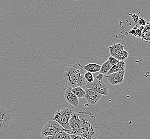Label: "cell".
I'll use <instances>...</instances> for the list:
<instances>
[{
  "label": "cell",
  "mask_w": 150,
  "mask_h": 139,
  "mask_svg": "<svg viewBox=\"0 0 150 139\" xmlns=\"http://www.w3.org/2000/svg\"><path fill=\"white\" fill-rule=\"evenodd\" d=\"M64 78L66 84L72 88L85 86L87 83L84 79L83 67L79 63L66 67Z\"/></svg>",
  "instance_id": "obj_1"
},
{
  "label": "cell",
  "mask_w": 150,
  "mask_h": 139,
  "mask_svg": "<svg viewBox=\"0 0 150 139\" xmlns=\"http://www.w3.org/2000/svg\"><path fill=\"white\" fill-rule=\"evenodd\" d=\"M78 114L82 123L83 137L87 139H97L99 132L96 116L90 111H79Z\"/></svg>",
  "instance_id": "obj_2"
},
{
  "label": "cell",
  "mask_w": 150,
  "mask_h": 139,
  "mask_svg": "<svg viewBox=\"0 0 150 139\" xmlns=\"http://www.w3.org/2000/svg\"><path fill=\"white\" fill-rule=\"evenodd\" d=\"M73 112L74 110L71 108H64L59 110L55 113L52 120L58 123L64 130H70L71 128L69 126V121Z\"/></svg>",
  "instance_id": "obj_3"
},
{
  "label": "cell",
  "mask_w": 150,
  "mask_h": 139,
  "mask_svg": "<svg viewBox=\"0 0 150 139\" xmlns=\"http://www.w3.org/2000/svg\"><path fill=\"white\" fill-rule=\"evenodd\" d=\"M69 124L71 129L64 130L70 135H76L83 136V132L82 128V123L79 118L78 112L74 111L69 121Z\"/></svg>",
  "instance_id": "obj_4"
},
{
  "label": "cell",
  "mask_w": 150,
  "mask_h": 139,
  "mask_svg": "<svg viewBox=\"0 0 150 139\" xmlns=\"http://www.w3.org/2000/svg\"><path fill=\"white\" fill-rule=\"evenodd\" d=\"M63 127L60 124L54 120L48 121L43 127L41 135L42 137L45 138L47 136L53 135L60 131L64 130Z\"/></svg>",
  "instance_id": "obj_5"
},
{
  "label": "cell",
  "mask_w": 150,
  "mask_h": 139,
  "mask_svg": "<svg viewBox=\"0 0 150 139\" xmlns=\"http://www.w3.org/2000/svg\"><path fill=\"white\" fill-rule=\"evenodd\" d=\"M84 87L85 88L93 89L96 92L103 96H106L108 95V86L103 81V80L95 78L92 82L87 83Z\"/></svg>",
  "instance_id": "obj_6"
},
{
  "label": "cell",
  "mask_w": 150,
  "mask_h": 139,
  "mask_svg": "<svg viewBox=\"0 0 150 139\" xmlns=\"http://www.w3.org/2000/svg\"><path fill=\"white\" fill-rule=\"evenodd\" d=\"M12 113L6 108L0 106V132L4 131L11 124Z\"/></svg>",
  "instance_id": "obj_7"
},
{
  "label": "cell",
  "mask_w": 150,
  "mask_h": 139,
  "mask_svg": "<svg viewBox=\"0 0 150 139\" xmlns=\"http://www.w3.org/2000/svg\"><path fill=\"white\" fill-rule=\"evenodd\" d=\"M125 73V70H122L119 72L113 73L110 74L106 75V78L108 80L110 84L113 86L121 84L123 82Z\"/></svg>",
  "instance_id": "obj_8"
},
{
  "label": "cell",
  "mask_w": 150,
  "mask_h": 139,
  "mask_svg": "<svg viewBox=\"0 0 150 139\" xmlns=\"http://www.w3.org/2000/svg\"><path fill=\"white\" fill-rule=\"evenodd\" d=\"M84 89L86 92L84 98L87 100L88 103L91 105L96 104L103 96L93 89L85 88Z\"/></svg>",
  "instance_id": "obj_9"
},
{
  "label": "cell",
  "mask_w": 150,
  "mask_h": 139,
  "mask_svg": "<svg viewBox=\"0 0 150 139\" xmlns=\"http://www.w3.org/2000/svg\"><path fill=\"white\" fill-rule=\"evenodd\" d=\"M71 88V87L67 88L64 94V99L69 105L77 107L79 105V99L75 94L72 93Z\"/></svg>",
  "instance_id": "obj_10"
},
{
  "label": "cell",
  "mask_w": 150,
  "mask_h": 139,
  "mask_svg": "<svg viewBox=\"0 0 150 139\" xmlns=\"http://www.w3.org/2000/svg\"><path fill=\"white\" fill-rule=\"evenodd\" d=\"M124 49V45L120 43H114L113 45L108 47V50L110 56L114 57L115 55L117 54L119 52Z\"/></svg>",
  "instance_id": "obj_11"
},
{
  "label": "cell",
  "mask_w": 150,
  "mask_h": 139,
  "mask_svg": "<svg viewBox=\"0 0 150 139\" xmlns=\"http://www.w3.org/2000/svg\"><path fill=\"white\" fill-rule=\"evenodd\" d=\"M125 69H126V63L125 62V61H119L117 63L112 67L110 70L106 75H108L113 73L119 72L120 71L124 70Z\"/></svg>",
  "instance_id": "obj_12"
},
{
  "label": "cell",
  "mask_w": 150,
  "mask_h": 139,
  "mask_svg": "<svg viewBox=\"0 0 150 139\" xmlns=\"http://www.w3.org/2000/svg\"><path fill=\"white\" fill-rule=\"evenodd\" d=\"M83 69L87 72H89L91 73L98 72L100 70L101 66L96 63H89L84 65Z\"/></svg>",
  "instance_id": "obj_13"
},
{
  "label": "cell",
  "mask_w": 150,
  "mask_h": 139,
  "mask_svg": "<svg viewBox=\"0 0 150 139\" xmlns=\"http://www.w3.org/2000/svg\"><path fill=\"white\" fill-rule=\"evenodd\" d=\"M45 139H71L69 134L66 133L64 130L60 131L53 135L47 136Z\"/></svg>",
  "instance_id": "obj_14"
},
{
  "label": "cell",
  "mask_w": 150,
  "mask_h": 139,
  "mask_svg": "<svg viewBox=\"0 0 150 139\" xmlns=\"http://www.w3.org/2000/svg\"><path fill=\"white\" fill-rule=\"evenodd\" d=\"M141 38L146 43H150V21L144 26Z\"/></svg>",
  "instance_id": "obj_15"
},
{
  "label": "cell",
  "mask_w": 150,
  "mask_h": 139,
  "mask_svg": "<svg viewBox=\"0 0 150 139\" xmlns=\"http://www.w3.org/2000/svg\"><path fill=\"white\" fill-rule=\"evenodd\" d=\"M71 91L73 94H75L78 99H83L84 98V96L86 94V92L84 89H83L82 87H76L72 88Z\"/></svg>",
  "instance_id": "obj_16"
},
{
  "label": "cell",
  "mask_w": 150,
  "mask_h": 139,
  "mask_svg": "<svg viewBox=\"0 0 150 139\" xmlns=\"http://www.w3.org/2000/svg\"><path fill=\"white\" fill-rule=\"evenodd\" d=\"M144 29L143 26H140L139 27H134L132 30H130L128 33L131 34L132 35L137 38H141L143 30Z\"/></svg>",
  "instance_id": "obj_17"
},
{
  "label": "cell",
  "mask_w": 150,
  "mask_h": 139,
  "mask_svg": "<svg viewBox=\"0 0 150 139\" xmlns=\"http://www.w3.org/2000/svg\"><path fill=\"white\" fill-rule=\"evenodd\" d=\"M129 56V53L126 50L123 49L121 50V52H119L117 54L115 55L114 57L117 59L118 61H125L126 60L127 58Z\"/></svg>",
  "instance_id": "obj_18"
},
{
  "label": "cell",
  "mask_w": 150,
  "mask_h": 139,
  "mask_svg": "<svg viewBox=\"0 0 150 139\" xmlns=\"http://www.w3.org/2000/svg\"><path fill=\"white\" fill-rule=\"evenodd\" d=\"M111 67H112V65L108 62V61H106L101 66L99 73H103V74H106L108 71L110 70Z\"/></svg>",
  "instance_id": "obj_19"
},
{
  "label": "cell",
  "mask_w": 150,
  "mask_h": 139,
  "mask_svg": "<svg viewBox=\"0 0 150 139\" xmlns=\"http://www.w3.org/2000/svg\"><path fill=\"white\" fill-rule=\"evenodd\" d=\"M84 79L87 83H91L93 82L95 79L93 73L89 72L84 73Z\"/></svg>",
  "instance_id": "obj_20"
},
{
  "label": "cell",
  "mask_w": 150,
  "mask_h": 139,
  "mask_svg": "<svg viewBox=\"0 0 150 139\" xmlns=\"http://www.w3.org/2000/svg\"><path fill=\"white\" fill-rule=\"evenodd\" d=\"M108 62H109L110 64L112 65V67L115 64H116L117 63V62L119 61H118L117 59H116L115 58L113 57V56H110L108 58Z\"/></svg>",
  "instance_id": "obj_21"
},
{
  "label": "cell",
  "mask_w": 150,
  "mask_h": 139,
  "mask_svg": "<svg viewBox=\"0 0 150 139\" xmlns=\"http://www.w3.org/2000/svg\"><path fill=\"white\" fill-rule=\"evenodd\" d=\"M137 22H138V24H139L140 26H144L146 24V21H145L144 19H143V18H140L139 19H138Z\"/></svg>",
  "instance_id": "obj_22"
},
{
  "label": "cell",
  "mask_w": 150,
  "mask_h": 139,
  "mask_svg": "<svg viewBox=\"0 0 150 139\" xmlns=\"http://www.w3.org/2000/svg\"><path fill=\"white\" fill-rule=\"evenodd\" d=\"M70 135V134H69ZM71 139H87L83 136L76 135H70Z\"/></svg>",
  "instance_id": "obj_23"
},
{
  "label": "cell",
  "mask_w": 150,
  "mask_h": 139,
  "mask_svg": "<svg viewBox=\"0 0 150 139\" xmlns=\"http://www.w3.org/2000/svg\"><path fill=\"white\" fill-rule=\"evenodd\" d=\"M104 78V74L101 73H99V74L96 77V79L99 80H102Z\"/></svg>",
  "instance_id": "obj_24"
},
{
  "label": "cell",
  "mask_w": 150,
  "mask_h": 139,
  "mask_svg": "<svg viewBox=\"0 0 150 139\" xmlns=\"http://www.w3.org/2000/svg\"><path fill=\"white\" fill-rule=\"evenodd\" d=\"M75 1H79V0H75Z\"/></svg>",
  "instance_id": "obj_25"
}]
</instances>
